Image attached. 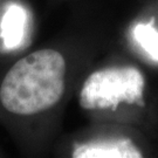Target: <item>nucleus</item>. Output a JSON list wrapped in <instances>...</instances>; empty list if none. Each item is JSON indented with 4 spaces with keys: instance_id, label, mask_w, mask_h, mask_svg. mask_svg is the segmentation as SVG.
<instances>
[{
    "instance_id": "5",
    "label": "nucleus",
    "mask_w": 158,
    "mask_h": 158,
    "mask_svg": "<svg viewBox=\"0 0 158 158\" xmlns=\"http://www.w3.org/2000/svg\"><path fill=\"white\" fill-rule=\"evenodd\" d=\"M134 36L142 48L158 61V31L152 23H138L134 29Z\"/></svg>"
},
{
    "instance_id": "2",
    "label": "nucleus",
    "mask_w": 158,
    "mask_h": 158,
    "mask_svg": "<svg viewBox=\"0 0 158 158\" xmlns=\"http://www.w3.org/2000/svg\"><path fill=\"white\" fill-rule=\"evenodd\" d=\"M144 76L135 67L104 68L85 80L79 95L85 110L115 109L121 103L142 104Z\"/></svg>"
},
{
    "instance_id": "4",
    "label": "nucleus",
    "mask_w": 158,
    "mask_h": 158,
    "mask_svg": "<svg viewBox=\"0 0 158 158\" xmlns=\"http://www.w3.org/2000/svg\"><path fill=\"white\" fill-rule=\"evenodd\" d=\"M26 13L21 6L11 5L1 20V38L6 48H15L23 38Z\"/></svg>"
},
{
    "instance_id": "3",
    "label": "nucleus",
    "mask_w": 158,
    "mask_h": 158,
    "mask_svg": "<svg viewBox=\"0 0 158 158\" xmlns=\"http://www.w3.org/2000/svg\"><path fill=\"white\" fill-rule=\"evenodd\" d=\"M75 158H141V150L129 138H106L75 148Z\"/></svg>"
},
{
    "instance_id": "1",
    "label": "nucleus",
    "mask_w": 158,
    "mask_h": 158,
    "mask_svg": "<svg viewBox=\"0 0 158 158\" xmlns=\"http://www.w3.org/2000/svg\"><path fill=\"white\" fill-rule=\"evenodd\" d=\"M67 62L61 52L38 49L21 57L0 85V103L10 114L33 116L49 110L66 90Z\"/></svg>"
}]
</instances>
